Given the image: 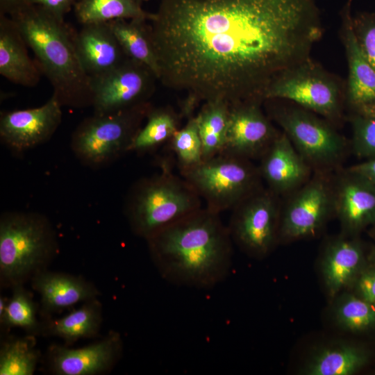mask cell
Here are the masks:
<instances>
[{
    "label": "cell",
    "instance_id": "23",
    "mask_svg": "<svg viewBox=\"0 0 375 375\" xmlns=\"http://www.w3.org/2000/svg\"><path fill=\"white\" fill-rule=\"evenodd\" d=\"M74 10L82 25L117 19L149 20L151 17L143 10L140 0H78Z\"/></svg>",
    "mask_w": 375,
    "mask_h": 375
},
{
    "label": "cell",
    "instance_id": "22",
    "mask_svg": "<svg viewBox=\"0 0 375 375\" xmlns=\"http://www.w3.org/2000/svg\"><path fill=\"white\" fill-rule=\"evenodd\" d=\"M46 307L58 309L93 297L96 291L79 278L58 274H41L34 281Z\"/></svg>",
    "mask_w": 375,
    "mask_h": 375
},
{
    "label": "cell",
    "instance_id": "32",
    "mask_svg": "<svg viewBox=\"0 0 375 375\" xmlns=\"http://www.w3.org/2000/svg\"><path fill=\"white\" fill-rule=\"evenodd\" d=\"M1 317L8 326L32 328L35 325L34 305L28 294L19 287L15 288Z\"/></svg>",
    "mask_w": 375,
    "mask_h": 375
},
{
    "label": "cell",
    "instance_id": "26",
    "mask_svg": "<svg viewBox=\"0 0 375 375\" xmlns=\"http://www.w3.org/2000/svg\"><path fill=\"white\" fill-rule=\"evenodd\" d=\"M178 117L169 108H151L147 122L131 143L128 152L144 153L169 142L178 129Z\"/></svg>",
    "mask_w": 375,
    "mask_h": 375
},
{
    "label": "cell",
    "instance_id": "9",
    "mask_svg": "<svg viewBox=\"0 0 375 375\" xmlns=\"http://www.w3.org/2000/svg\"><path fill=\"white\" fill-rule=\"evenodd\" d=\"M276 99L292 101L335 126L343 119L345 88L310 58L285 71L271 85L265 101Z\"/></svg>",
    "mask_w": 375,
    "mask_h": 375
},
{
    "label": "cell",
    "instance_id": "14",
    "mask_svg": "<svg viewBox=\"0 0 375 375\" xmlns=\"http://www.w3.org/2000/svg\"><path fill=\"white\" fill-rule=\"evenodd\" d=\"M260 106L255 101L230 106L222 153L249 160L260 159L279 133Z\"/></svg>",
    "mask_w": 375,
    "mask_h": 375
},
{
    "label": "cell",
    "instance_id": "13",
    "mask_svg": "<svg viewBox=\"0 0 375 375\" xmlns=\"http://www.w3.org/2000/svg\"><path fill=\"white\" fill-rule=\"evenodd\" d=\"M62 106L53 95L42 106L2 112L0 139L15 153H22L47 142L62 122Z\"/></svg>",
    "mask_w": 375,
    "mask_h": 375
},
{
    "label": "cell",
    "instance_id": "16",
    "mask_svg": "<svg viewBox=\"0 0 375 375\" xmlns=\"http://www.w3.org/2000/svg\"><path fill=\"white\" fill-rule=\"evenodd\" d=\"M258 166L267 188L285 197L304 184L313 171L287 135L279 131L260 158Z\"/></svg>",
    "mask_w": 375,
    "mask_h": 375
},
{
    "label": "cell",
    "instance_id": "5",
    "mask_svg": "<svg viewBox=\"0 0 375 375\" xmlns=\"http://www.w3.org/2000/svg\"><path fill=\"white\" fill-rule=\"evenodd\" d=\"M151 108L148 101L111 113H93L72 135L70 147L74 156L91 168L113 162L128 153L131 143Z\"/></svg>",
    "mask_w": 375,
    "mask_h": 375
},
{
    "label": "cell",
    "instance_id": "31",
    "mask_svg": "<svg viewBox=\"0 0 375 375\" xmlns=\"http://www.w3.org/2000/svg\"><path fill=\"white\" fill-rule=\"evenodd\" d=\"M352 128L351 148L360 158H375V112L367 114H351Z\"/></svg>",
    "mask_w": 375,
    "mask_h": 375
},
{
    "label": "cell",
    "instance_id": "15",
    "mask_svg": "<svg viewBox=\"0 0 375 375\" xmlns=\"http://www.w3.org/2000/svg\"><path fill=\"white\" fill-rule=\"evenodd\" d=\"M351 6L348 0L341 13L340 35L348 65L345 103L351 114H367L375 112V70L358 42Z\"/></svg>",
    "mask_w": 375,
    "mask_h": 375
},
{
    "label": "cell",
    "instance_id": "17",
    "mask_svg": "<svg viewBox=\"0 0 375 375\" xmlns=\"http://www.w3.org/2000/svg\"><path fill=\"white\" fill-rule=\"evenodd\" d=\"M79 61L91 79L112 71L128 58L108 22L83 24L73 33Z\"/></svg>",
    "mask_w": 375,
    "mask_h": 375
},
{
    "label": "cell",
    "instance_id": "7",
    "mask_svg": "<svg viewBox=\"0 0 375 375\" xmlns=\"http://www.w3.org/2000/svg\"><path fill=\"white\" fill-rule=\"evenodd\" d=\"M269 110L313 172L342 168L349 145L333 124L299 106L273 105Z\"/></svg>",
    "mask_w": 375,
    "mask_h": 375
},
{
    "label": "cell",
    "instance_id": "37",
    "mask_svg": "<svg viewBox=\"0 0 375 375\" xmlns=\"http://www.w3.org/2000/svg\"><path fill=\"white\" fill-rule=\"evenodd\" d=\"M347 169L375 185V158L367 159Z\"/></svg>",
    "mask_w": 375,
    "mask_h": 375
},
{
    "label": "cell",
    "instance_id": "24",
    "mask_svg": "<svg viewBox=\"0 0 375 375\" xmlns=\"http://www.w3.org/2000/svg\"><path fill=\"white\" fill-rule=\"evenodd\" d=\"M195 116L202 142L203 160L222 153L227 131L230 105L222 101L204 102Z\"/></svg>",
    "mask_w": 375,
    "mask_h": 375
},
{
    "label": "cell",
    "instance_id": "27",
    "mask_svg": "<svg viewBox=\"0 0 375 375\" xmlns=\"http://www.w3.org/2000/svg\"><path fill=\"white\" fill-rule=\"evenodd\" d=\"M99 310L97 305L88 304L55 321L51 331L64 339L75 341L91 336L99 328Z\"/></svg>",
    "mask_w": 375,
    "mask_h": 375
},
{
    "label": "cell",
    "instance_id": "6",
    "mask_svg": "<svg viewBox=\"0 0 375 375\" xmlns=\"http://www.w3.org/2000/svg\"><path fill=\"white\" fill-rule=\"evenodd\" d=\"M180 173L206 207L218 214L232 210L263 186L258 167L251 160L223 153Z\"/></svg>",
    "mask_w": 375,
    "mask_h": 375
},
{
    "label": "cell",
    "instance_id": "21",
    "mask_svg": "<svg viewBox=\"0 0 375 375\" xmlns=\"http://www.w3.org/2000/svg\"><path fill=\"white\" fill-rule=\"evenodd\" d=\"M147 21L117 19L108 24L126 56L146 65L159 79L160 68Z\"/></svg>",
    "mask_w": 375,
    "mask_h": 375
},
{
    "label": "cell",
    "instance_id": "30",
    "mask_svg": "<svg viewBox=\"0 0 375 375\" xmlns=\"http://www.w3.org/2000/svg\"><path fill=\"white\" fill-rule=\"evenodd\" d=\"M38 361L33 346L27 340H16L6 344L0 354L1 375H31Z\"/></svg>",
    "mask_w": 375,
    "mask_h": 375
},
{
    "label": "cell",
    "instance_id": "38",
    "mask_svg": "<svg viewBox=\"0 0 375 375\" xmlns=\"http://www.w3.org/2000/svg\"><path fill=\"white\" fill-rule=\"evenodd\" d=\"M22 0H0V13L8 15V12Z\"/></svg>",
    "mask_w": 375,
    "mask_h": 375
},
{
    "label": "cell",
    "instance_id": "20",
    "mask_svg": "<svg viewBox=\"0 0 375 375\" xmlns=\"http://www.w3.org/2000/svg\"><path fill=\"white\" fill-rule=\"evenodd\" d=\"M120 351V338L112 334L103 341L81 349L56 348L53 367L62 375L94 374L110 366Z\"/></svg>",
    "mask_w": 375,
    "mask_h": 375
},
{
    "label": "cell",
    "instance_id": "19",
    "mask_svg": "<svg viewBox=\"0 0 375 375\" xmlns=\"http://www.w3.org/2000/svg\"><path fill=\"white\" fill-rule=\"evenodd\" d=\"M27 44L12 19L0 13V74L24 87H35L42 73L28 56Z\"/></svg>",
    "mask_w": 375,
    "mask_h": 375
},
{
    "label": "cell",
    "instance_id": "2",
    "mask_svg": "<svg viewBox=\"0 0 375 375\" xmlns=\"http://www.w3.org/2000/svg\"><path fill=\"white\" fill-rule=\"evenodd\" d=\"M219 215L201 207L147 240L165 280L179 286L208 289L227 278L233 240Z\"/></svg>",
    "mask_w": 375,
    "mask_h": 375
},
{
    "label": "cell",
    "instance_id": "25",
    "mask_svg": "<svg viewBox=\"0 0 375 375\" xmlns=\"http://www.w3.org/2000/svg\"><path fill=\"white\" fill-rule=\"evenodd\" d=\"M362 252L359 244L344 238L333 243L327 249L324 273L332 293L344 286L359 265Z\"/></svg>",
    "mask_w": 375,
    "mask_h": 375
},
{
    "label": "cell",
    "instance_id": "35",
    "mask_svg": "<svg viewBox=\"0 0 375 375\" xmlns=\"http://www.w3.org/2000/svg\"><path fill=\"white\" fill-rule=\"evenodd\" d=\"M38 6L56 17L64 20L65 16L74 7L78 0H24Z\"/></svg>",
    "mask_w": 375,
    "mask_h": 375
},
{
    "label": "cell",
    "instance_id": "10",
    "mask_svg": "<svg viewBox=\"0 0 375 375\" xmlns=\"http://www.w3.org/2000/svg\"><path fill=\"white\" fill-rule=\"evenodd\" d=\"M334 173L313 172L304 184L281 201V237L295 239L314 235L335 214Z\"/></svg>",
    "mask_w": 375,
    "mask_h": 375
},
{
    "label": "cell",
    "instance_id": "34",
    "mask_svg": "<svg viewBox=\"0 0 375 375\" xmlns=\"http://www.w3.org/2000/svg\"><path fill=\"white\" fill-rule=\"evenodd\" d=\"M353 26L361 50L375 70V13L353 15Z\"/></svg>",
    "mask_w": 375,
    "mask_h": 375
},
{
    "label": "cell",
    "instance_id": "11",
    "mask_svg": "<svg viewBox=\"0 0 375 375\" xmlns=\"http://www.w3.org/2000/svg\"><path fill=\"white\" fill-rule=\"evenodd\" d=\"M281 197L262 186L232 210L228 228L233 242L262 256L273 246L279 227Z\"/></svg>",
    "mask_w": 375,
    "mask_h": 375
},
{
    "label": "cell",
    "instance_id": "36",
    "mask_svg": "<svg viewBox=\"0 0 375 375\" xmlns=\"http://www.w3.org/2000/svg\"><path fill=\"white\" fill-rule=\"evenodd\" d=\"M359 288L365 301L375 303V272L366 273L360 278Z\"/></svg>",
    "mask_w": 375,
    "mask_h": 375
},
{
    "label": "cell",
    "instance_id": "3",
    "mask_svg": "<svg viewBox=\"0 0 375 375\" xmlns=\"http://www.w3.org/2000/svg\"><path fill=\"white\" fill-rule=\"evenodd\" d=\"M8 15L32 50L42 74L52 86V95L61 106L74 108L92 106V79L78 58L74 31L65 20L24 0Z\"/></svg>",
    "mask_w": 375,
    "mask_h": 375
},
{
    "label": "cell",
    "instance_id": "28",
    "mask_svg": "<svg viewBox=\"0 0 375 375\" xmlns=\"http://www.w3.org/2000/svg\"><path fill=\"white\" fill-rule=\"evenodd\" d=\"M188 119L186 124L178 128L169 141L180 170L194 167L203 160L202 142L195 116Z\"/></svg>",
    "mask_w": 375,
    "mask_h": 375
},
{
    "label": "cell",
    "instance_id": "18",
    "mask_svg": "<svg viewBox=\"0 0 375 375\" xmlns=\"http://www.w3.org/2000/svg\"><path fill=\"white\" fill-rule=\"evenodd\" d=\"M335 214L350 231L375 222V185L347 168L335 172Z\"/></svg>",
    "mask_w": 375,
    "mask_h": 375
},
{
    "label": "cell",
    "instance_id": "39",
    "mask_svg": "<svg viewBox=\"0 0 375 375\" xmlns=\"http://www.w3.org/2000/svg\"><path fill=\"white\" fill-rule=\"evenodd\" d=\"M141 2L148 1V0H140Z\"/></svg>",
    "mask_w": 375,
    "mask_h": 375
},
{
    "label": "cell",
    "instance_id": "1",
    "mask_svg": "<svg viewBox=\"0 0 375 375\" xmlns=\"http://www.w3.org/2000/svg\"><path fill=\"white\" fill-rule=\"evenodd\" d=\"M149 21L158 80L187 92L186 115L201 101L265 102L324 33L315 0H160Z\"/></svg>",
    "mask_w": 375,
    "mask_h": 375
},
{
    "label": "cell",
    "instance_id": "29",
    "mask_svg": "<svg viewBox=\"0 0 375 375\" xmlns=\"http://www.w3.org/2000/svg\"><path fill=\"white\" fill-rule=\"evenodd\" d=\"M363 355L354 348L341 347L322 352L312 365V375H349L360 368Z\"/></svg>",
    "mask_w": 375,
    "mask_h": 375
},
{
    "label": "cell",
    "instance_id": "12",
    "mask_svg": "<svg viewBox=\"0 0 375 375\" xmlns=\"http://www.w3.org/2000/svg\"><path fill=\"white\" fill-rule=\"evenodd\" d=\"M156 79L146 65L127 58L112 71L92 79L94 113H111L148 102Z\"/></svg>",
    "mask_w": 375,
    "mask_h": 375
},
{
    "label": "cell",
    "instance_id": "8",
    "mask_svg": "<svg viewBox=\"0 0 375 375\" xmlns=\"http://www.w3.org/2000/svg\"><path fill=\"white\" fill-rule=\"evenodd\" d=\"M47 219L35 212H7L0 219V269L3 277L19 279L40 265L55 249Z\"/></svg>",
    "mask_w": 375,
    "mask_h": 375
},
{
    "label": "cell",
    "instance_id": "33",
    "mask_svg": "<svg viewBox=\"0 0 375 375\" xmlns=\"http://www.w3.org/2000/svg\"><path fill=\"white\" fill-rule=\"evenodd\" d=\"M339 317L349 328L361 330L375 323V308L364 299L349 298L340 308Z\"/></svg>",
    "mask_w": 375,
    "mask_h": 375
},
{
    "label": "cell",
    "instance_id": "4",
    "mask_svg": "<svg viewBox=\"0 0 375 375\" xmlns=\"http://www.w3.org/2000/svg\"><path fill=\"white\" fill-rule=\"evenodd\" d=\"M160 173L142 178L130 188L125 214L133 232L145 240L201 208V199L165 160Z\"/></svg>",
    "mask_w": 375,
    "mask_h": 375
}]
</instances>
